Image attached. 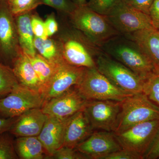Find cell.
I'll return each instance as SVG.
<instances>
[{
    "label": "cell",
    "instance_id": "6da1fadb",
    "mask_svg": "<svg viewBox=\"0 0 159 159\" xmlns=\"http://www.w3.org/2000/svg\"><path fill=\"white\" fill-rule=\"evenodd\" d=\"M54 36L66 62L75 66L97 68L96 58L101 49L71 25L68 20L61 22Z\"/></svg>",
    "mask_w": 159,
    "mask_h": 159
},
{
    "label": "cell",
    "instance_id": "7a4b0ae2",
    "mask_svg": "<svg viewBox=\"0 0 159 159\" xmlns=\"http://www.w3.org/2000/svg\"><path fill=\"white\" fill-rule=\"evenodd\" d=\"M100 49L145 80L155 74L150 60L135 42L119 34L104 43Z\"/></svg>",
    "mask_w": 159,
    "mask_h": 159
},
{
    "label": "cell",
    "instance_id": "3957f363",
    "mask_svg": "<svg viewBox=\"0 0 159 159\" xmlns=\"http://www.w3.org/2000/svg\"><path fill=\"white\" fill-rule=\"evenodd\" d=\"M66 16L71 25L99 48L112 38L120 34L105 16L92 10L86 4L77 6L76 9Z\"/></svg>",
    "mask_w": 159,
    "mask_h": 159
},
{
    "label": "cell",
    "instance_id": "277c9868",
    "mask_svg": "<svg viewBox=\"0 0 159 159\" xmlns=\"http://www.w3.org/2000/svg\"><path fill=\"white\" fill-rule=\"evenodd\" d=\"M159 119V107L143 93L133 94L120 104V111L115 134L121 133L139 123Z\"/></svg>",
    "mask_w": 159,
    "mask_h": 159
},
{
    "label": "cell",
    "instance_id": "5b68a950",
    "mask_svg": "<svg viewBox=\"0 0 159 159\" xmlns=\"http://www.w3.org/2000/svg\"><path fill=\"white\" fill-rule=\"evenodd\" d=\"M75 87L88 101H122L129 96L133 95L114 85L97 68H85L82 79Z\"/></svg>",
    "mask_w": 159,
    "mask_h": 159
},
{
    "label": "cell",
    "instance_id": "8992f818",
    "mask_svg": "<svg viewBox=\"0 0 159 159\" xmlns=\"http://www.w3.org/2000/svg\"><path fill=\"white\" fill-rule=\"evenodd\" d=\"M97 70L119 88L131 94L143 93L145 80L101 51L96 58Z\"/></svg>",
    "mask_w": 159,
    "mask_h": 159
},
{
    "label": "cell",
    "instance_id": "52a82bcc",
    "mask_svg": "<svg viewBox=\"0 0 159 159\" xmlns=\"http://www.w3.org/2000/svg\"><path fill=\"white\" fill-rule=\"evenodd\" d=\"M105 16L114 29L122 35L153 28L149 15L134 9L122 0H119Z\"/></svg>",
    "mask_w": 159,
    "mask_h": 159
},
{
    "label": "cell",
    "instance_id": "ba28073f",
    "mask_svg": "<svg viewBox=\"0 0 159 159\" xmlns=\"http://www.w3.org/2000/svg\"><path fill=\"white\" fill-rule=\"evenodd\" d=\"M44 102L42 94L19 84L0 98V114L5 118L19 117L32 109L42 108Z\"/></svg>",
    "mask_w": 159,
    "mask_h": 159
},
{
    "label": "cell",
    "instance_id": "9c48e42d",
    "mask_svg": "<svg viewBox=\"0 0 159 159\" xmlns=\"http://www.w3.org/2000/svg\"><path fill=\"white\" fill-rule=\"evenodd\" d=\"M159 129V119L139 123L122 132L115 134L122 148L144 156L151 145Z\"/></svg>",
    "mask_w": 159,
    "mask_h": 159
},
{
    "label": "cell",
    "instance_id": "30bf717a",
    "mask_svg": "<svg viewBox=\"0 0 159 159\" xmlns=\"http://www.w3.org/2000/svg\"><path fill=\"white\" fill-rule=\"evenodd\" d=\"M121 101H88L84 111L94 130L115 131L120 111Z\"/></svg>",
    "mask_w": 159,
    "mask_h": 159
},
{
    "label": "cell",
    "instance_id": "8fae6325",
    "mask_svg": "<svg viewBox=\"0 0 159 159\" xmlns=\"http://www.w3.org/2000/svg\"><path fill=\"white\" fill-rule=\"evenodd\" d=\"M22 51L14 16L6 1H0V55L13 62Z\"/></svg>",
    "mask_w": 159,
    "mask_h": 159
},
{
    "label": "cell",
    "instance_id": "7c38bea8",
    "mask_svg": "<svg viewBox=\"0 0 159 159\" xmlns=\"http://www.w3.org/2000/svg\"><path fill=\"white\" fill-rule=\"evenodd\" d=\"M87 101L74 86L45 102L41 108L48 116L65 119L83 109Z\"/></svg>",
    "mask_w": 159,
    "mask_h": 159
},
{
    "label": "cell",
    "instance_id": "4fadbf2b",
    "mask_svg": "<svg viewBox=\"0 0 159 159\" xmlns=\"http://www.w3.org/2000/svg\"><path fill=\"white\" fill-rule=\"evenodd\" d=\"M76 150L89 159H102L114 152L122 149L113 132L94 130Z\"/></svg>",
    "mask_w": 159,
    "mask_h": 159
},
{
    "label": "cell",
    "instance_id": "5bb4252c",
    "mask_svg": "<svg viewBox=\"0 0 159 159\" xmlns=\"http://www.w3.org/2000/svg\"><path fill=\"white\" fill-rule=\"evenodd\" d=\"M86 68L60 64L43 93L45 102L62 94L80 82Z\"/></svg>",
    "mask_w": 159,
    "mask_h": 159
},
{
    "label": "cell",
    "instance_id": "9a60e30c",
    "mask_svg": "<svg viewBox=\"0 0 159 159\" xmlns=\"http://www.w3.org/2000/svg\"><path fill=\"white\" fill-rule=\"evenodd\" d=\"M94 131L83 109L67 119L62 146L75 148Z\"/></svg>",
    "mask_w": 159,
    "mask_h": 159
},
{
    "label": "cell",
    "instance_id": "2e32d148",
    "mask_svg": "<svg viewBox=\"0 0 159 159\" xmlns=\"http://www.w3.org/2000/svg\"><path fill=\"white\" fill-rule=\"evenodd\" d=\"M48 117L41 108L32 109L18 117L9 132L17 138L38 136Z\"/></svg>",
    "mask_w": 159,
    "mask_h": 159
},
{
    "label": "cell",
    "instance_id": "e0dca14e",
    "mask_svg": "<svg viewBox=\"0 0 159 159\" xmlns=\"http://www.w3.org/2000/svg\"><path fill=\"white\" fill-rule=\"evenodd\" d=\"M67 119H61L48 116L43 127L38 135L48 157L62 147Z\"/></svg>",
    "mask_w": 159,
    "mask_h": 159
},
{
    "label": "cell",
    "instance_id": "ac0fdd59",
    "mask_svg": "<svg viewBox=\"0 0 159 159\" xmlns=\"http://www.w3.org/2000/svg\"><path fill=\"white\" fill-rule=\"evenodd\" d=\"M124 35L138 44L152 64L155 74H159V31L152 28Z\"/></svg>",
    "mask_w": 159,
    "mask_h": 159
},
{
    "label": "cell",
    "instance_id": "d6986e66",
    "mask_svg": "<svg viewBox=\"0 0 159 159\" xmlns=\"http://www.w3.org/2000/svg\"><path fill=\"white\" fill-rule=\"evenodd\" d=\"M12 64V70L19 84L41 94L38 77L29 56L22 50Z\"/></svg>",
    "mask_w": 159,
    "mask_h": 159
},
{
    "label": "cell",
    "instance_id": "ffe728a7",
    "mask_svg": "<svg viewBox=\"0 0 159 159\" xmlns=\"http://www.w3.org/2000/svg\"><path fill=\"white\" fill-rule=\"evenodd\" d=\"M14 16L20 47L29 57L37 54L34 48V35L31 25L32 11Z\"/></svg>",
    "mask_w": 159,
    "mask_h": 159
},
{
    "label": "cell",
    "instance_id": "44dd1931",
    "mask_svg": "<svg viewBox=\"0 0 159 159\" xmlns=\"http://www.w3.org/2000/svg\"><path fill=\"white\" fill-rule=\"evenodd\" d=\"M15 147L18 157L22 159H42L48 157L42 143L38 136L18 137Z\"/></svg>",
    "mask_w": 159,
    "mask_h": 159
},
{
    "label": "cell",
    "instance_id": "7402d4cb",
    "mask_svg": "<svg viewBox=\"0 0 159 159\" xmlns=\"http://www.w3.org/2000/svg\"><path fill=\"white\" fill-rule=\"evenodd\" d=\"M34 45L38 54L50 62L60 64L65 61L63 58L60 47L54 38L43 39L34 36Z\"/></svg>",
    "mask_w": 159,
    "mask_h": 159
},
{
    "label": "cell",
    "instance_id": "603a6c76",
    "mask_svg": "<svg viewBox=\"0 0 159 159\" xmlns=\"http://www.w3.org/2000/svg\"><path fill=\"white\" fill-rule=\"evenodd\" d=\"M29 57L39 79L41 94L43 95L45 89L60 64L50 62L38 53L33 57Z\"/></svg>",
    "mask_w": 159,
    "mask_h": 159
},
{
    "label": "cell",
    "instance_id": "cb8c5ba5",
    "mask_svg": "<svg viewBox=\"0 0 159 159\" xmlns=\"http://www.w3.org/2000/svg\"><path fill=\"white\" fill-rule=\"evenodd\" d=\"M19 84L12 68L0 62V98L6 97Z\"/></svg>",
    "mask_w": 159,
    "mask_h": 159
},
{
    "label": "cell",
    "instance_id": "d4e9b609",
    "mask_svg": "<svg viewBox=\"0 0 159 159\" xmlns=\"http://www.w3.org/2000/svg\"><path fill=\"white\" fill-rule=\"evenodd\" d=\"M6 2L14 16L34 11L42 5L41 0H9Z\"/></svg>",
    "mask_w": 159,
    "mask_h": 159
},
{
    "label": "cell",
    "instance_id": "484cf974",
    "mask_svg": "<svg viewBox=\"0 0 159 159\" xmlns=\"http://www.w3.org/2000/svg\"><path fill=\"white\" fill-rule=\"evenodd\" d=\"M143 93L152 103L159 107V74H154L145 80Z\"/></svg>",
    "mask_w": 159,
    "mask_h": 159
},
{
    "label": "cell",
    "instance_id": "4316f807",
    "mask_svg": "<svg viewBox=\"0 0 159 159\" xmlns=\"http://www.w3.org/2000/svg\"><path fill=\"white\" fill-rule=\"evenodd\" d=\"M8 132L0 135V159H18L14 142Z\"/></svg>",
    "mask_w": 159,
    "mask_h": 159
},
{
    "label": "cell",
    "instance_id": "83f0119b",
    "mask_svg": "<svg viewBox=\"0 0 159 159\" xmlns=\"http://www.w3.org/2000/svg\"><path fill=\"white\" fill-rule=\"evenodd\" d=\"M42 5L50 6L61 13L68 16L77 8L73 0H41Z\"/></svg>",
    "mask_w": 159,
    "mask_h": 159
},
{
    "label": "cell",
    "instance_id": "f1b7e54d",
    "mask_svg": "<svg viewBox=\"0 0 159 159\" xmlns=\"http://www.w3.org/2000/svg\"><path fill=\"white\" fill-rule=\"evenodd\" d=\"M119 0H89L86 5L93 11L106 16Z\"/></svg>",
    "mask_w": 159,
    "mask_h": 159
},
{
    "label": "cell",
    "instance_id": "f546056e",
    "mask_svg": "<svg viewBox=\"0 0 159 159\" xmlns=\"http://www.w3.org/2000/svg\"><path fill=\"white\" fill-rule=\"evenodd\" d=\"M51 157L56 159H88L75 148L65 146H62L56 151Z\"/></svg>",
    "mask_w": 159,
    "mask_h": 159
},
{
    "label": "cell",
    "instance_id": "4dcf8cb0",
    "mask_svg": "<svg viewBox=\"0 0 159 159\" xmlns=\"http://www.w3.org/2000/svg\"><path fill=\"white\" fill-rule=\"evenodd\" d=\"M37 14L32 12L31 17V25L35 37L43 39L48 38L44 21Z\"/></svg>",
    "mask_w": 159,
    "mask_h": 159
},
{
    "label": "cell",
    "instance_id": "1f68e13d",
    "mask_svg": "<svg viewBox=\"0 0 159 159\" xmlns=\"http://www.w3.org/2000/svg\"><path fill=\"white\" fill-rule=\"evenodd\" d=\"M143 157L139 154L127 149H120L106 156L102 159H143Z\"/></svg>",
    "mask_w": 159,
    "mask_h": 159
},
{
    "label": "cell",
    "instance_id": "d6a6232c",
    "mask_svg": "<svg viewBox=\"0 0 159 159\" xmlns=\"http://www.w3.org/2000/svg\"><path fill=\"white\" fill-rule=\"evenodd\" d=\"M44 22L48 37H51L55 35L59 30V25L54 12L48 16Z\"/></svg>",
    "mask_w": 159,
    "mask_h": 159
},
{
    "label": "cell",
    "instance_id": "836d02e7",
    "mask_svg": "<svg viewBox=\"0 0 159 159\" xmlns=\"http://www.w3.org/2000/svg\"><path fill=\"white\" fill-rule=\"evenodd\" d=\"M154 1V0H132L128 5L134 9L148 15L149 10Z\"/></svg>",
    "mask_w": 159,
    "mask_h": 159
},
{
    "label": "cell",
    "instance_id": "e575fe53",
    "mask_svg": "<svg viewBox=\"0 0 159 159\" xmlns=\"http://www.w3.org/2000/svg\"><path fill=\"white\" fill-rule=\"evenodd\" d=\"M159 157V129L144 159H157Z\"/></svg>",
    "mask_w": 159,
    "mask_h": 159
},
{
    "label": "cell",
    "instance_id": "d590c367",
    "mask_svg": "<svg viewBox=\"0 0 159 159\" xmlns=\"http://www.w3.org/2000/svg\"><path fill=\"white\" fill-rule=\"evenodd\" d=\"M148 15L154 29L159 31V0L154 1Z\"/></svg>",
    "mask_w": 159,
    "mask_h": 159
},
{
    "label": "cell",
    "instance_id": "8d00e7d4",
    "mask_svg": "<svg viewBox=\"0 0 159 159\" xmlns=\"http://www.w3.org/2000/svg\"><path fill=\"white\" fill-rule=\"evenodd\" d=\"M18 118V117L15 118H0V135L4 133L9 132Z\"/></svg>",
    "mask_w": 159,
    "mask_h": 159
},
{
    "label": "cell",
    "instance_id": "74e56055",
    "mask_svg": "<svg viewBox=\"0 0 159 159\" xmlns=\"http://www.w3.org/2000/svg\"><path fill=\"white\" fill-rule=\"evenodd\" d=\"M73 1L77 6H82L85 5L87 3V0H73Z\"/></svg>",
    "mask_w": 159,
    "mask_h": 159
},
{
    "label": "cell",
    "instance_id": "f35d334b",
    "mask_svg": "<svg viewBox=\"0 0 159 159\" xmlns=\"http://www.w3.org/2000/svg\"><path fill=\"white\" fill-rule=\"evenodd\" d=\"M122 1L126 3V4H128L132 0H122Z\"/></svg>",
    "mask_w": 159,
    "mask_h": 159
},
{
    "label": "cell",
    "instance_id": "ab89813d",
    "mask_svg": "<svg viewBox=\"0 0 159 159\" xmlns=\"http://www.w3.org/2000/svg\"><path fill=\"white\" fill-rule=\"evenodd\" d=\"M4 1H9V0H4Z\"/></svg>",
    "mask_w": 159,
    "mask_h": 159
},
{
    "label": "cell",
    "instance_id": "60d3db41",
    "mask_svg": "<svg viewBox=\"0 0 159 159\" xmlns=\"http://www.w3.org/2000/svg\"><path fill=\"white\" fill-rule=\"evenodd\" d=\"M158 159H159V157L158 158Z\"/></svg>",
    "mask_w": 159,
    "mask_h": 159
},
{
    "label": "cell",
    "instance_id": "b9f144b4",
    "mask_svg": "<svg viewBox=\"0 0 159 159\" xmlns=\"http://www.w3.org/2000/svg\"><path fill=\"white\" fill-rule=\"evenodd\" d=\"M0 1H1V0H0Z\"/></svg>",
    "mask_w": 159,
    "mask_h": 159
}]
</instances>
